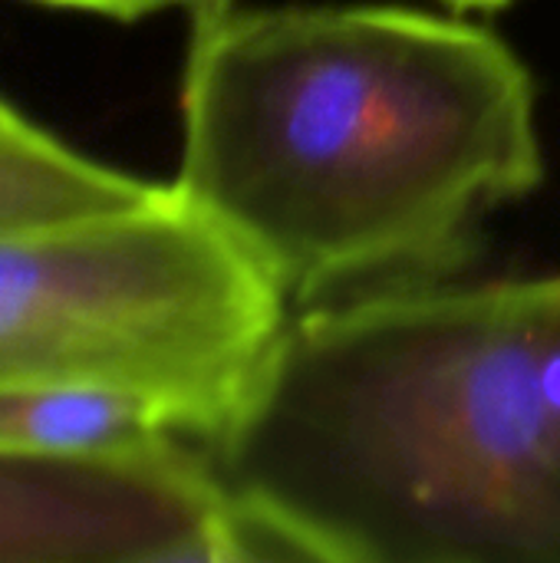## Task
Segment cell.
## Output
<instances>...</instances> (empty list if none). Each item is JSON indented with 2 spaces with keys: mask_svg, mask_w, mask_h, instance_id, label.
<instances>
[{
  "mask_svg": "<svg viewBox=\"0 0 560 563\" xmlns=\"http://www.w3.org/2000/svg\"><path fill=\"white\" fill-rule=\"evenodd\" d=\"M208 459L248 561L560 563V271L297 310Z\"/></svg>",
  "mask_w": 560,
  "mask_h": 563,
  "instance_id": "cell-2",
  "label": "cell"
},
{
  "mask_svg": "<svg viewBox=\"0 0 560 563\" xmlns=\"http://www.w3.org/2000/svg\"><path fill=\"white\" fill-rule=\"evenodd\" d=\"M162 188L86 158L0 99V234L129 211Z\"/></svg>",
  "mask_w": 560,
  "mask_h": 563,
  "instance_id": "cell-6",
  "label": "cell"
},
{
  "mask_svg": "<svg viewBox=\"0 0 560 563\" xmlns=\"http://www.w3.org/2000/svg\"><path fill=\"white\" fill-rule=\"evenodd\" d=\"M287 317L264 267L175 185L129 211L0 234V386L142 389L182 409L205 445Z\"/></svg>",
  "mask_w": 560,
  "mask_h": 563,
  "instance_id": "cell-3",
  "label": "cell"
},
{
  "mask_svg": "<svg viewBox=\"0 0 560 563\" xmlns=\"http://www.w3.org/2000/svg\"><path fill=\"white\" fill-rule=\"evenodd\" d=\"M188 7H191V16L198 23V20H211L218 13H224L228 7H234V0H188Z\"/></svg>",
  "mask_w": 560,
  "mask_h": 563,
  "instance_id": "cell-8",
  "label": "cell"
},
{
  "mask_svg": "<svg viewBox=\"0 0 560 563\" xmlns=\"http://www.w3.org/2000/svg\"><path fill=\"white\" fill-rule=\"evenodd\" d=\"M244 534L205 445L149 462L0 455V563H238Z\"/></svg>",
  "mask_w": 560,
  "mask_h": 563,
  "instance_id": "cell-4",
  "label": "cell"
},
{
  "mask_svg": "<svg viewBox=\"0 0 560 563\" xmlns=\"http://www.w3.org/2000/svg\"><path fill=\"white\" fill-rule=\"evenodd\" d=\"M205 445L168 399L109 383L0 386V455L43 462H149ZM208 449V445H205Z\"/></svg>",
  "mask_w": 560,
  "mask_h": 563,
  "instance_id": "cell-5",
  "label": "cell"
},
{
  "mask_svg": "<svg viewBox=\"0 0 560 563\" xmlns=\"http://www.w3.org/2000/svg\"><path fill=\"white\" fill-rule=\"evenodd\" d=\"M442 3H452V7H462V10H492V7H505L512 0H442Z\"/></svg>",
  "mask_w": 560,
  "mask_h": 563,
  "instance_id": "cell-9",
  "label": "cell"
},
{
  "mask_svg": "<svg viewBox=\"0 0 560 563\" xmlns=\"http://www.w3.org/2000/svg\"><path fill=\"white\" fill-rule=\"evenodd\" d=\"M36 3L79 10V13H96V16H109V20H139V16H149V13L162 10V7L188 3V0H36Z\"/></svg>",
  "mask_w": 560,
  "mask_h": 563,
  "instance_id": "cell-7",
  "label": "cell"
},
{
  "mask_svg": "<svg viewBox=\"0 0 560 563\" xmlns=\"http://www.w3.org/2000/svg\"><path fill=\"white\" fill-rule=\"evenodd\" d=\"M182 112L172 185L297 310L442 280L545 178L521 56L406 7L198 20Z\"/></svg>",
  "mask_w": 560,
  "mask_h": 563,
  "instance_id": "cell-1",
  "label": "cell"
}]
</instances>
